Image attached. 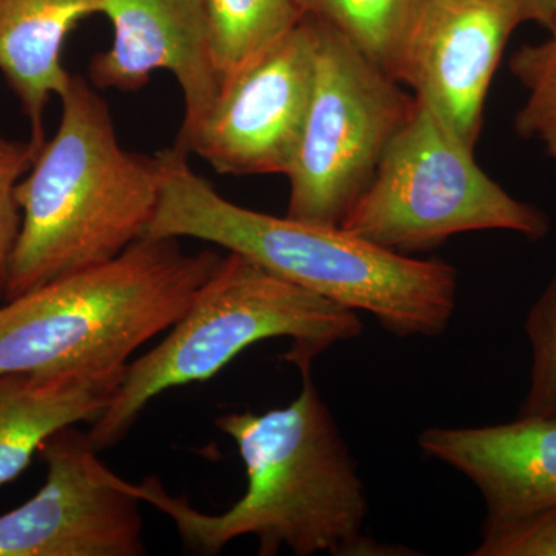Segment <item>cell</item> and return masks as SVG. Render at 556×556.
Here are the masks:
<instances>
[{
    "label": "cell",
    "instance_id": "obj_1",
    "mask_svg": "<svg viewBox=\"0 0 556 556\" xmlns=\"http://www.w3.org/2000/svg\"><path fill=\"white\" fill-rule=\"evenodd\" d=\"M302 376V390L287 407L218 417L247 468V493L229 510H197L155 477L130 484L139 500L175 522L190 551L217 555L241 536L255 538L262 556L281 548L299 556L382 551L364 535L369 506L356 460L311 371Z\"/></svg>",
    "mask_w": 556,
    "mask_h": 556
},
{
    "label": "cell",
    "instance_id": "obj_2",
    "mask_svg": "<svg viewBox=\"0 0 556 556\" xmlns=\"http://www.w3.org/2000/svg\"><path fill=\"white\" fill-rule=\"evenodd\" d=\"M160 200L148 236L207 241L348 309L371 314L397 338H437L457 306L459 277L442 260L388 251L348 232L232 203L175 142L155 155Z\"/></svg>",
    "mask_w": 556,
    "mask_h": 556
},
{
    "label": "cell",
    "instance_id": "obj_3",
    "mask_svg": "<svg viewBox=\"0 0 556 556\" xmlns=\"http://www.w3.org/2000/svg\"><path fill=\"white\" fill-rule=\"evenodd\" d=\"M60 100L56 134L17 186L22 223L5 302L115 258L148 236L159 207L155 156L119 144L104 98L73 76Z\"/></svg>",
    "mask_w": 556,
    "mask_h": 556
},
{
    "label": "cell",
    "instance_id": "obj_4",
    "mask_svg": "<svg viewBox=\"0 0 556 556\" xmlns=\"http://www.w3.org/2000/svg\"><path fill=\"white\" fill-rule=\"evenodd\" d=\"M222 255L144 237L115 258L0 306V375L124 372L131 354L188 311Z\"/></svg>",
    "mask_w": 556,
    "mask_h": 556
},
{
    "label": "cell",
    "instance_id": "obj_5",
    "mask_svg": "<svg viewBox=\"0 0 556 556\" xmlns=\"http://www.w3.org/2000/svg\"><path fill=\"white\" fill-rule=\"evenodd\" d=\"M170 329L160 345L127 365L109 407L90 424L87 437L98 453L118 444L152 399L214 378L254 343L291 340L285 358L306 372L328 348L358 338L364 324L356 311L228 252Z\"/></svg>",
    "mask_w": 556,
    "mask_h": 556
},
{
    "label": "cell",
    "instance_id": "obj_6",
    "mask_svg": "<svg viewBox=\"0 0 556 556\" xmlns=\"http://www.w3.org/2000/svg\"><path fill=\"white\" fill-rule=\"evenodd\" d=\"M417 104L342 228L402 255L441 247L457 233L507 230L543 240L551 219L511 197Z\"/></svg>",
    "mask_w": 556,
    "mask_h": 556
},
{
    "label": "cell",
    "instance_id": "obj_7",
    "mask_svg": "<svg viewBox=\"0 0 556 556\" xmlns=\"http://www.w3.org/2000/svg\"><path fill=\"white\" fill-rule=\"evenodd\" d=\"M314 21L316 67L289 179L288 217L340 226L368 188L416 98L334 28Z\"/></svg>",
    "mask_w": 556,
    "mask_h": 556
},
{
    "label": "cell",
    "instance_id": "obj_8",
    "mask_svg": "<svg viewBox=\"0 0 556 556\" xmlns=\"http://www.w3.org/2000/svg\"><path fill=\"white\" fill-rule=\"evenodd\" d=\"M316 30L303 17L283 38L219 86L211 110L177 144L223 175H287L313 93Z\"/></svg>",
    "mask_w": 556,
    "mask_h": 556
},
{
    "label": "cell",
    "instance_id": "obj_9",
    "mask_svg": "<svg viewBox=\"0 0 556 556\" xmlns=\"http://www.w3.org/2000/svg\"><path fill=\"white\" fill-rule=\"evenodd\" d=\"M38 495L0 517V556H141V500L110 471L84 431L67 427L39 450Z\"/></svg>",
    "mask_w": 556,
    "mask_h": 556
},
{
    "label": "cell",
    "instance_id": "obj_10",
    "mask_svg": "<svg viewBox=\"0 0 556 556\" xmlns=\"http://www.w3.org/2000/svg\"><path fill=\"white\" fill-rule=\"evenodd\" d=\"M521 24L517 0H420L394 79L442 129L475 150L490 84Z\"/></svg>",
    "mask_w": 556,
    "mask_h": 556
},
{
    "label": "cell",
    "instance_id": "obj_11",
    "mask_svg": "<svg viewBox=\"0 0 556 556\" xmlns=\"http://www.w3.org/2000/svg\"><path fill=\"white\" fill-rule=\"evenodd\" d=\"M101 7L112 22L113 42L90 62L93 87L138 91L164 70L181 89V130L199 123L219 93L204 0H101Z\"/></svg>",
    "mask_w": 556,
    "mask_h": 556
},
{
    "label": "cell",
    "instance_id": "obj_12",
    "mask_svg": "<svg viewBox=\"0 0 556 556\" xmlns=\"http://www.w3.org/2000/svg\"><path fill=\"white\" fill-rule=\"evenodd\" d=\"M417 442L477 486L485 503L484 525L556 506L555 419L518 416L497 426L430 427Z\"/></svg>",
    "mask_w": 556,
    "mask_h": 556
},
{
    "label": "cell",
    "instance_id": "obj_13",
    "mask_svg": "<svg viewBox=\"0 0 556 556\" xmlns=\"http://www.w3.org/2000/svg\"><path fill=\"white\" fill-rule=\"evenodd\" d=\"M124 372L0 375V486L20 477L58 431L94 422L115 396Z\"/></svg>",
    "mask_w": 556,
    "mask_h": 556
},
{
    "label": "cell",
    "instance_id": "obj_14",
    "mask_svg": "<svg viewBox=\"0 0 556 556\" xmlns=\"http://www.w3.org/2000/svg\"><path fill=\"white\" fill-rule=\"evenodd\" d=\"M101 13V0H0V73L30 121L38 152L47 141V105L73 78L62 64L65 39L80 21Z\"/></svg>",
    "mask_w": 556,
    "mask_h": 556
},
{
    "label": "cell",
    "instance_id": "obj_15",
    "mask_svg": "<svg viewBox=\"0 0 556 556\" xmlns=\"http://www.w3.org/2000/svg\"><path fill=\"white\" fill-rule=\"evenodd\" d=\"M219 86L303 20L295 0H204Z\"/></svg>",
    "mask_w": 556,
    "mask_h": 556
},
{
    "label": "cell",
    "instance_id": "obj_16",
    "mask_svg": "<svg viewBox=\"0 0 556 556\" xmlns=\"http://www.w3.org/2000/svg\"><path fill=\"white\" fill-rule=\"evenodd\" d=\"M303 17L329 25L388 75L396 70L420 0H295Z\"/></svg>",
    "mask_w": 556,
    "mask_h": 556
},
{
    "label": "cell",
    "instance_id": "obj_17",
    "mask_svg": "<svg viewBox=\"0 0 556 556\" xmlns=\"http://www.w3.org/2000/svg\"><path fill=\"white\" fill-rule=\"evenodd\" d=\"M548 38L527 43L510 58V72L525 87V105L515 115V130L525 139H538L556 126V21Z\"/></svg>",
    "mask_w": 556,
    "mask_h": 556
},
{
    "label": "cell",
    "instance_id": "obj_18",
    "mask_svg": "<svg viewBox=\"0 0 556 556\" xmlns=\"http://www.w3.org/2000/svg\"><path fill=\"white\" fill-rule=\"evenodd\" d=\"M525 329L532 367L518 416L556 420V276L527 314Z\"/></svg>",
    "mask_w": 556,
    "mask_h": 556
},
{
    "label": "cell",
    "instance_id": "obj_19",
    "mask_svg": "<svg viewBox=\"0 0 556 556\" xmlns=\"http://www.w3.org/2000/svg\"><path fill=\"white\" fill-rule=\"evenodd\" d=\"M38 150L31 141H13L0 131V300L5 299L11 255L21 232L17 186L31 169Z\"/></svg>",
    "mask_w": 556,
    "mask_h": 556
},
{
    "label": "cell",
    "instance_id": "obj_20",
    "mask_svg": "<svg viewBox=\"0 0 556 556\" xmlns=\"http://www.w3.org/2000/svg\"><path fill=\"white\" fill-rule=\"evenodd\" d=\"M471 555L556 556V506L501 525H482L481 543Z\"/></svg>",
    "mask_w": 556,
    "mask_h": 556
},
{
    "label": "cell",
    "instance_id": "obj_21",
    "mask_svg": "<svg viewBox=\"0 0 556 556\" xmlns=\"http://www.w3.org/2000/svg\"><path fill=\"white\" fill-rule=\"evenodd\" d=\"M522 24L533 22L547 28L556 21V0H517Z\"/></svg>",
    "mask_w": 556,
    "mask_h": 556
},
{
    "label": "cell",
    "instance_id": "obj_22",
    "mask_svg": "<svg viewBox=\"0 0 556 556\" xmlns=\"http://www.w3.org/2000/svg\"><path fill=\"white\" fill-rule=\"evenodd\" d=\"M538 139L543 142L547 155L556 163V126H552L551 129L543 131Z\"/></svg>",
    "mask_w": 556,
    "mask_h": 556
}]
</instances>
